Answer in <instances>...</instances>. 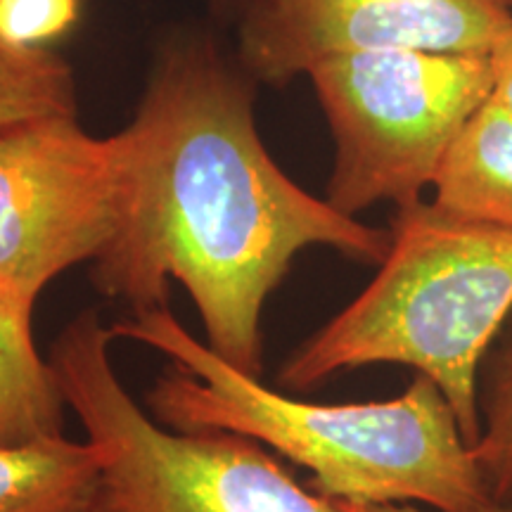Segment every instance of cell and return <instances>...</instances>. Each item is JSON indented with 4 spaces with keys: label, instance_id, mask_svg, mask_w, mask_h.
Returning a JSON list of instances; mask_svg holds the SVG:
<instances>
[{
    "label": "cell",
    "instance_id": "1",
    "mask_svg": "<svg viewBox=\"0 0 512 512\" xmlns=\"http://www.w3.org/2000/svg\"><path fill=\"white\" fill-rule=\"evenodd\" d=\"M128 200L98 292L133 311L188 290L204 344L242 373H264V306L309 247L380 266L392 230L318 200L273 162L254 121V79L209 38L169 43L124 128Z\"/></svg>",
    "mask_w": 512,
    "mask_h": 512
},
{
    "label": "cell",
    "instance_id": "2",
    "mask_svg": "<svg viewBox=\"0 0 512 512\" xmlns=\"http://www.w3.org/2000/svg\"><path fill=\"white\" fill-rule=\"evenodd\" d=\"M110 332L171 361L145 394L147 413L169 430L259 441L306 467V486L330 501L425 503L437 512L498 508L451 403L430 377L415 375L406 392L387 401L313 403L230 366L169 306L133 311Z\"/></svg>",
    "mask_w": 512,
    "mask_h": 512
},
{
    "label": "cell",
    "instance_id": "3",
    "mask_svg": "<svg viewBox=\"0 0 512 512\" xmlns=\"http://www.w3.org/2000/svg\"><path fill=\"white\" fill-rule=\"evenodd\" d=\"M366 290L287 356L278 382L313 392L339 373L399 363L441 389L470 446L482 434L479 370L512 316V230L399 209Z\"/></svg>",
    "mask_w": 512,
    "mask_h": 512
},
{
    "label": "cell",
    "instance_id": "4",
    "mask_svg": "<svg viewBox=\"0 0 512 512\" xmlns=\"http://www.w3.org/2000/svg\"><path fill=\"white\" fill-rule=\"evenodd\" d=\"M112 342L98 309H86L64 325L48 356L64 403L100 448L88 512H339L259 441L157 422L119 380Z\"/></svg>",
    "mask_w": 512,
    "mask_h": 512
},
{
    "label": "cell",
    "instance_id": "5",
    "mask_svg": "<svg viewBox=\"0 0 512 512\" xmlns=\"http://www.w3.org/2000/svg\"><path fill=\"white\" fill-rule=\"evenodd\" d=\"M335 140L325 200L342 214L422 202L470 119L494 91L489 53L373 50L306 74Z\"/></svg>",
    "mask_w": 512,
    "mask_h": 512
},
{
    "label": "cell",
    "instance_id": "6",
    "mask_svg": "<svg viewBox=\"0 0 512 512\" xmlns=\"http://www.w3.org/2000/svg\"><path fill=\"white\" fill-rule=\"evenodd\" d=\"M126 200L124 131L88 136L76 117L0 128V297L34 313L57 275L110 249Z\"/></svg>",
    "mask_w": 512,
    "mask_h": 512
},
{
    "label": "cell",
    "instance_id": "7",
    "mask_svg": "<svg viewBox=\"0 0 512 512\" xmlns=\"http://www.w3.org/2000/svg\"><path fill=\"white\" fill-rule=\"evenodd\" d=\"M235 17L238 64L268 86L337 55L489 53L512 24L494 0H245Z\"/></svg>",
    "mask_w": 512,
    "mask_h": 512
},
{
    "label": "cell",
    "instance_id": "8",
    "mask_svg": "<svg viewBox=\"0 0 512 512\" xmlns=\"http://www.w3.org/2000/svg\"><path fill=\"white\" fill-rule=\"evenodd\" d=\"M432 188L441 214L512 230V114L486 100L448 150Z\"/></svg>",
    "mask_w": 512,
    "mask_h": 512
},
{
    "label": "cell",
    "instance_id": "9",
    "mask_svg": "<svg viewBox=\"0 0 512 512\" xmlns=\"http://www.w3.org/2000/svg\"><path fill=\"white\" fill-rule=\"evenodd\" d=\"M100 470L91 439L0 444V512H88Z\"/></svg>",
    "mask_w": 512,
    "mask_h": 512
},
{
    "label": "cell",
    "instance_id": "10",
    "mask_svg": "<svg viewBox=\"0 0 512 512\" xmlns=\"http://www.w3.org/2000/svg\"><path fill=\"white\" fill-rule=\"evenodd\" d=\"M60 382L34 342V313L0 297V444L60 437L64 430Z\"/></svg>",
    "mask_w": 512,
    "mask_h": 512
},
{
    "label": "cell",
    "instance_id": "11",
    "mask_svg": "<svg viewBox=\"0 0 512 512\" xmlns=\"http://www.w3.org/2000/svg\"><path fill=\"white\" fill-rule=\"evenodd\" d=\"M72 64L43 48L10 46L0 38V128L43 117H76Z\"/></svg>",
    "mask_w": 512,
    "mask_h": 512
},
{
    "label": "cell",
    "instance_id": "12",
    "mask_svg": "<svg viewBox=\"0 0 512 512\" xmlns=\"http://www.w3.org/2000/svg\"><path fill=\"white\" fill-rule=\"evenodd\" d=\"M482 434L472 456L496 505H512V316L479 370Z\"/></svg>",
    "mask_w": 512,
    "mask_h": 512
},
{
    "label": "cell",
    "instance_id": "13",
    "mask_svg": "<svg viewBox=\"0 0 512 512\" xmlns=\"http://www.w3.org/2000/svg\"><path fill=\"white\" fill-rule=\"evenodd\" d=\"M79 17V0H0V38L10 46L43 48L67 34Z\"/></svg>",
    "mask_w": 512,
    "mask_h": 512
},
{
    "label": "cell",
    "instance_id": "14",
    "mask_svg": "<svg viewBox=\"0 0 512 512\" xmlns=\"http://www.w3.org/2000/svg\"><path fill=\"white\" fill-rule=\"evenodd\" d=\"M491 72H494V91L491 100L512 114V24L496 38L494 48L489 50Z\"/></svg>",
    "mask_w": 512,
    "mask_h": 512
},
{
    "label": "cell",
    "instance_id": "15",
    "mask_svg": "<svg viewBox=\"0 0 512 512\" xmlns=\"http://www.w3.org/2000/svg\"><path fill=\"white\" fill-rule=\"evenodd\" d=\"M339 512H422L418 508H411L406 503H389V505H368V503H349V501H335ZM489 512H512V505H498V508Z\"/></svg>",
    "mask_w": 512,
    "mask_h": 512
},
{
    "label": "cell",
    "instance_id": "16",
    "mask_svg": "<svg viewBox=\"0 0 512 512\" xmlns=\"http://www.w3.org/2000/svg\"><path fill=\"white\" fill-rule=\"evenodd\" d=\"M211 3H214L219 10L228 12V15L235 17L240 12L242 5H245V0H211Z\"/></svg>",
    "mask_w": 512,
    "mask_h": 512
},
{
    "label": "cell",
    "instance_id": "17",
    "mask_svg": "<svg viewBox=\"0 0 512 512\" xmlns=\"http://www.w3.org/2000/svg\"><path fill=\"white\" fill-rule=\"evenodd\" d=\"M494 3H498V5H501V8L512 12V0H494Z\"/></svg>",
    "mask_w": 512,
    "mask_h": 512
}]
</instances>
